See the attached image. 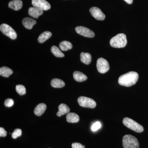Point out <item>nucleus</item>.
<instances>
[{
	"mask_svg": "<svg viewBox=\"0 0 148 148\" xmlns=\"http://www.w3.org/2000/svg\"><path fill=\"white\" fill-rule=\"evenodd\" d=\"M139 75L135 72L131 71L122 75L119 77L118 83L120 85L130 87L135 85L138 82Z\"/></svg>",
	"mask_w": 148,
	"mask_h": 148,
	"instance_id": "obj_1",
	"label": "nucleus"
},
{
	"mask_svg": "<svg viewBox=\"0 0 148 148\" xmlns=\"http://www.w3.org/2000/svg\"><path fill=\"white\" fill-rule=\"evenodd\" d=\"M127 40L126 35L123 34H120L111 39L110 44L112 47L120 48H123L126 45Z\"/></svg>",
	"mask_w": 148,
	"mask_h": 148,
	"instance_id": "obj_2",
	"label": "nucleus"
},
{
	"mask_svg": "<svg viewBox=\"0 0 148 148\" xmlns=\"http://www.w3.org/2000/svg\"><path fill=\"white\" fill-rule=\"evenodd\" d=\"M123 146L124 148H139V143L135 137L126 135L123 138Z\"/></svg>",
	"mask_w": 148,
	"mask_h": 148,
	"instance_id": "obj_3",
	"label": "nucleus"
},
{
	"mask_svg": "<svg viewBox=\"0 0 148 148\" xmlns=\"http://www.w3.org/2000/svg\"><path fill=\"white\" fill-rule=\"evenodd\" d=\"M123 123L126 127L135 132H142L144 130V127L142 125L129 118L126 117L123 119Z\"/></svg>",
	"mask_w": 148,
	"mask_h": 148,
	"instance_id": "obj_4",
	"label": "nucleus"
},
{
	"mask_svg": "<svg viewBox=\"0 0 148 148\" xmlns=\"http://www.w3.org/2000/svg\"><path fill=\"white\" fill-rule=\"evenodd\" d=\"M77 101L79 106L84 108H94L96 106V102L93 99L84 96L79 97Z\"/></svg>",
	"mask_w": 148,
	"mask_h": 148,
	"instance_id": "obj_5",
	"label": "nucleus"
},
{
	"mask_svg": "<svg viewBox=\"0 0 148 148\" xmlns=\"http://www.w3.org/2000/svg\"><path fill=\"white\" fill-rule=\"evenodd\" d=\"M0 30L3 34L8 37L11 39H16L17 38V34L16 32L8 24H2L0 26Z\"/></svg>",
	"mask_w": 148,
	"mask_h": 148,
	"instance_id": "obj_6",
	"label": "nucleus"
},
{
	"mask_svg": "<svg viewBox=\"0 0 148 148\" xmlns=\"http://www.w3.org/2000/svg\"><path fill=\"white\" fill-rule=\"evenodd\" d=\"M96 66L98 71L101 73H106L110 69V65L108 61L106 59L102 58H98L97 61Z\"/></svg>",
	"mask_w": 148,
	"mask_h": 148,
	"instance_id": "obj_7",
	"label": "nucleus"
},
{
	"mask_svg": "<svg viewBox=\"0 0 148 148\" xmlns=\"http://www.w3.org/2000/svg\"><path fill=\"white\" fill-rule=\"evenodd\" d=\"M32 4L34 7L42 10H48L51 8L50 4L45 0H32Z\"/></svg>",
	"mask_w": 148,
	"mask_h": 148,
	"instance_id": "obj_8",
	"label": "nucleus"
},
{
	"mask_svg": "<svg viewBox=\"0 0 148 148\" xmlns=\"http://www.w3.org/2000/svg\"><path fill=\"white\" fill-rule=\"evenodd\" d=\"M75 31L79 34L88 38H93L95 36V34L91 30L85 27L79 26L75 28Z\"/></svg>",
	"mask_w": 148,
	"mask_h": 148,
	"instance_id": "obj_9",
	"label": "nucleus"
},
{
	"mask_svg": "<svg viewBox=\"0 0 148 148\" xmlns=\"http://www.w3.org/2000/svg\"><path fill=\"white\" fill-rule=\"evenodd\" d=\"M90 12L91 15L97 20H104L106 18L105 14L98 8L95 7L91 8L90 9Z\"/></svg>",
	"mask_w": 148,
	"mask_h": 148,
	"instance_id": "obj_10",
	"label": "nucleus"
},
{
	"mask_svg": "<svg viewBox=\"0 0 148 148\" xmlns=\"http://www.w3.org/2000/svg\"><path fill=\"white\" fill-rule=\"evenodd\" d=\"M43 13V10L36 7L30 8L29 10V15L33 18H38Z\"/></svg>",
	"mask_w": 148,
	"mask_h": 148,
	"instance_id": "obj_11",
	"label": "nucleus"
},
{
	"mask_svg": "<svg viewBox=\"0 0 148 148\" xmlns=\"http://www.w3.org/2000/svg\"><path fill=\"white\" fill-rule=\"evenodd\" d=\"M23 3L21 0H13L8 4L10 8L15 11H18L22 8Z\"/></svg>",
	"mask_w": 148,
	"mask_h": 148,
	"instance_id": "obj_12",
	"label": "nucleus"
},
{
	"mask_svg": "<svg viewBox=\"0 0 148 148\" xmlns=\"http://www.w3.org/2000/svg\"><path fill=\"white\" fill-rule=\"evenodd\" d=\"M37 21L33 18L26 17L22 20V24L25 28L28 29H32L34 25L36 24Z\"/></svg>",
	"mask_w": 148,
	"mask_h": 148,
	"instance_id": "obj_13",
	"label": "nucleus"
},
{
	"mask_svg": "<svg viewBox=\"0 0 148 148\" xmlns=\"http://www.w3.org/2000/svg\"><path fill=\"white\" fill-rule=\"evenodd\" d=\"M47 108V106L44 103H40L35 108L34 113L38 116H40L45 112Z\"/></svg>",
	"mask_w": 148,
	"mask_h": 148,
	"instance_id": "obj_14",
	"label": "nucleus"
},
{
	"mask_svg": "<svg viewBox=\"0 0 148 148\" xmlns=\"http://www.w3.org/2000/svg\"><path fill=\"white\" fill-rule=\"evenodd\" d=\"M70 111V108L68 106L65 104H61L58 106V111L56 114L58 116H61L63 115L68 113Z\"/></svg>",
	"mask_w": 148,
	"mask_h": 148,
	"instance_id": "obj_15",
	"label": "nucleus"
},
{
	"mask_svg": "<svg viewBox=\"0 0 148 148\" xmlns=\"http://www.w3.org/2000/svg\"><path fill=\"white\" fill-rule=\"evenodd\" d=\"M73 75L74 79L78 82H82L87 79V77L81 72H74Z\"/></svg>",
	"mask_w": 148,
	"mask_h": 148,
	"instance_id": "obj_16",
	"label": "nucleus"
},
{
	"mask_svg": "<svg viewBox=\"0 0 148 148\" xmlns=\"http://www.w3.org/2000/svg\"><path fill=\"white\" fill-rule=\"evenodd\" d=\"M66 120L68 122L71 123H77L79 121V116L75 113H69L66 116Z\"/></svg>",
	"mask_w": 148,
	"mask_h": 148,
	"instance_id": "obj_17",
	"label": "nucleus"
},
{
	"mask_svg": "<svg viewBox=\"0 0 148 148\" xmlns=\"http://www.w3.org/2000/svg\"><path fill=\"white\" fill-rule=\"evenodd\" d=\"M92 58L90 53L82 52L80 54V60L84 64L88 65L91 62Z\"/></svg>",
	"mask_w": 148,
	"mask_h": 148,
	"instance_id": "obj_18",
	"label": "nucleus"
},
{
	"mask_svg": "<svg viewBox=\"0 0 148 148\" xmlns=\"http://www.w3.org/2000/svg\"><path fill=\"white\" fill-rule=\"evenodd\" d=\"M51 85L53 87L56 88H61L65 86V82L62 80L58 79H53L51 81Z\"/></svg>",
	"mask_w": 148,
	"mask_h": 148,
	"instance_id": "obj_19",
	"label": "nucleus"
},
{
	"mask_svg": "<svg viewBox=\"0 0 148 148\" xmlns=\"http://www.w3.org/2000/svg\"><path fill=\"white\" fill-rule=\"evenodd\" d=\"M52 34L49 32H44L41 34L38 38V41L40 43L44 42L51 36Z\"/></svg>",
	"mask_w": 148,
	"mask_h": 148,
	"instance_id": "obj_20",
	"label": "nucleus"
},
{
	"mask_svg": "<svg viewBox=\"0 0 148 148\" xmlns=\"http://www.w3.org/2000/svg\"><path fill=\"white\" fill-rule=\"evenodd\" d=\"M13 73V71L8 67H2L0 69V75L5 77H8Z\"/></svg>",
	"mask_w": 148,
	"mask_h": 148,
	"instance_id": "obj_21",
	"label": "nucleus"
},
{
	"mask_svg": "<svg viewBox=\"0 0 148 148\" xmlns=\"http://www.w3.org/2000/svg\"><path fill=\"white\" fill-rule=\"evenodd\" d=\"M59 47L61 50L63 51H66L71 49L73 47V45L71 42L67 41H64L61 42L59 44Z\"/></svg>",
	"mask_w": 148,
	"mask_h": 148,
	"instance_id": "obj_22",
	"label": "nucleus"
},
{
	"mask_svg": "<svg viewBox=\"0 0 148 148\" xmlns=\"http://www.w3.org/2000/svg\"><path fill=\"white\" fill-rule=\"evenodd\" d=\"M51 50L53 55L56 57L61 58V57H64L65 56L64 53L61 52L60 49L56 46H53L51 47Z\"/></svg>",
	"mask_w": 148,
	"mask_h": 148,
	"instance_id": "obj_23",
	"label": "nucleus"
},
{
	"mask_svg": "<svg viewBox=\"0 0 148 148\" xmlns=\"http://www.w3.org/2000/svg\"><path fill=\"white\" fill-rule=\"evenodd\" d=\"M16 92L21 95H25L26 93V89L25 86L22 85H17L16 86Z\"/></svg>",
	"mask_w": 148,
	"mask_h": 148,
	"instance_id": "obj_24",
	"label": "nucleus"
},
{
	"mask_svg": "<svg viewBox=\"0 0 148 148\" xmlns=\"http://www.w3.org/2000/svg\"><path fill=\"white\" fill-rule=\"evenodd\" d=\"M22 134V130L19 128H17L14 131L12 134V137L13 139H16L18 137H20Z\"/></svg>",
	"mask_w": 148,
	"mask_h": 148,
	"instance_id": "obj_25",
	"label": "nucleus"
},
{
	"mask_svg": "<svg viewBox=\"0 0 148 148\" xmlns=\"http://www.w3.org/2000/svg\"><path fill=\"white\" fill-rule=\"evenodd\" d=\"M101 127V123L99 121H97L93 123L91 126V130L93 132L97 131L98 130L100 129Z\"/></svg>",
	"mask_w": 148,
	"mask_h": 148,
	"instance_id": "obj_26",
	"label": "nucleus"
},
{
	"mask_svg": "<svg viewBox=\"0 0 148 148\" xmlns=\"http://www.w3.org/2000/svg\"><path fill=\"white\" fill-rule=\"evenodd\" d=\"M14 104V102L12 99L10 98H8L5 101L4 105L6 107H11L13 106Z\"/></svg>",
	"mask_w": 148,
	"mask_h": 148,
	"instance_id": "obj_27",
	"label": "nucleus"
},
{
	"mask_svg": "<svg viewBox=\"0 0 148 148\" xmlns=\"http://www.w3.org/2000/svg\"><path fill=\"white\" fill-rule=\"evenodd\" d=\"M72 147L73 148H85V146L79 143H75L72 144Z\"/></svg>",
	"mask_w": 148,
	"mask_h": 148,
	"instance_id": "obj_28",
	"label": "nucleus"
},
{
	"mask_svg": "<svg viewBox=\"0 0 148 148\" xmlns=\"http://www.w3.org/2000/svg\"><path fill=\"white\" fill-rule=\"evenodd\" d=\"M7 134V132L4 129L3 127H0V136L1 137H6Z\"/></svg>",
	"mask_w": 148,
	"mask_h": 148,
	"instance_id": "obj_29",
	"label": "nucleus"
},
{
	"mask_svg": "<svg viewBox=\"0 0 148 148\" xmlns=\"http://www.w3.org/2000/svg\"><path fill=\"white\" fill-rule=\"evenodd\" d=\"M124 1L129 4H131L133 2V0H124Z\"/></svg>",
	"mask_w": 148,
	"mask_h": 148,
	"instance_id": "obj_30",
	"label": "nucleus"
}]
</instances>
